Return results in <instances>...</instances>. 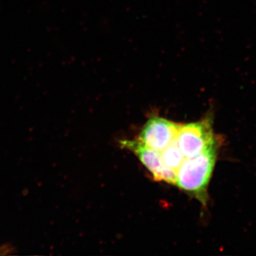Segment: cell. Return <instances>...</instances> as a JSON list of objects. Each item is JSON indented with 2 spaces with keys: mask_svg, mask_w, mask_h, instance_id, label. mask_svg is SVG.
<instances>
[{
  "mask_svg": "<svg viewBox=\"0 0 256 256\" xmlns=\"http://www.w3.org/2000/svg\"><path fill=\"white\" fill-rule=\"evenodd\" d=\"M160 153L165 166L174 170L175 172H178V168L186 159L178 146L176 138L170 143L169 146L160 152Z\"/></svg>",
  "mask_w": 256,
  "mask_h": 256,
  "instance_id": "obj_5",
  "label": "cell"
},
{
  "mask_svg": "<svg viewBox=\"0 0 256 256\" xmlns=\"http://www.w3.org/2000/svg\"><path fill=\"white\" fill-rule=\"evenodd\" d=\"M222 141L220 139L194 158H186L176 172L178 188L194 197L204 206L208 201V184L214 170Z\"/></svg>",
  "mask_w": 256,
  "mask_h": 256,
  "instance_id": "obj_1",
  "label": "cell"
},
{
  "mask_svg": "<svg viewBox=\"0 0 256 256\" xmlns=\"http://www.w3.org/2000/svg\"><path fill=\"white\" fill-rule=\"evenodd\" d=\"M212 114L196 122L181 124L176 139L185 158H194L220 139L214 132Z\"/></svg>",
  "mask_w": 256,
  "mask_h": 256,
  "instance_id": "obj_2",
  "label": "cell"
},
{
  "mask_svg": "<svg viewBox=\"0 0 256 256\" xmlns=\"http://www.w3.org/2000/svg\"><path fill=\"white\" fill-rule=\"evenodd\" d=\"M181 124L158 116H152L140 133L138 139L144 146L161 152L178 136Z\"/></svg>",
  "mask_w": 256,
  "mask_h": 256,
  "instance_id": "obj_4",
  "label": "cell"
},
{
  "mask_svg": "<svg viewBox=\"0 0 256 256\" xmlns=\"http://www.w3.org/2000/svg\"><path fill=\"white\" fill-rule=\"evenodd\" d=\"M120 144L138 156L156 181L176 184V172L165 166L160 152L144 146L139 140H124Z\"/></svg>",
  "mask_w": 256,
  "mask_h": 256,
  "instance_id": "obj_3",
  "label": "cell"
}]
</instances>
